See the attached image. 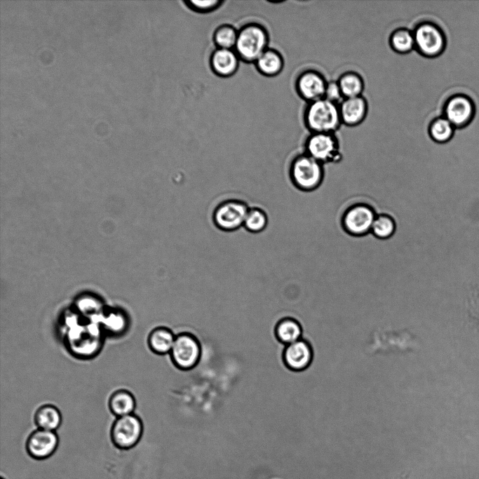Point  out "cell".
Wrapping results in <instances>:
<instances>
[{"label": "cell", "instance_id": "obj_1", "mask_svg": "<svg viewBox=\"0 0 479 479\" xmlns=\"http://www.w3.org/2000/svg\"><path fill=\"white\" fill-rule=\"evenodd\" d=\"M303 120L310 133H336L342 125L339 104L324 97L307 103Z\"/></svg>", "mask_w": 479, "mask_h": 479}, {"label": "cell", "instance_id": "obj_2", "mask_svg": "<svg viewBox=\"0 0 479 479\" xmlns=\"http://www.w3.org/2000/svg\"><path fill=\"white\" fill-rule=\"evenodd\" d=\"M269 35L266 29L255 22L245 24L238 30L234 50L246 62H254L268 47Z\"/></svg>", "mask_w": 479, "mask_h": 479}, {"label": "cell", "instance_id": "obj_3", "mask_svg": "<svg viewBox=\"0 0 479 479\" xmlns=\"http://www.w3.org/2000/svg\"><path fill=\"white\" fill-rule=\"evenodd\" d=\"M290 176L293 184L299 189L312 191L323 181V164L306 153L299 154L290 164Z\"/></svg>", "mask_w": 479, "mask_h": 479}, {"label": "cell", "instance_id": "obj_4", "mask_svg": "<svg viewBox=\"0 0 479 479\" xmlns=\"http://www.w3.org/2000/svg\"><path fill=\"white\" fill-rule=\"evenodd\" d=\"M415 50L421 55L433 58L445 50L446 39L442 29L436 23L423 21L412 29Z\"/></svg>", "mask_w": 479, "mask_h": 479}, {"label": "cell", "instance_id": "obj_5", "mask_svg": "<svg viewBox=\"0 0 479 479\" xmlns=\"http://www.w3.org/2000/svg\"><path fill=\"white\" fill-rule=\"evenodd\" d=\"M141 419L135 414L116 417L110 429V438L118 449L128 450L136 446L143 435Z\"/></svg>", "mask_w": 479, "mask_h": 479}, {"label": "cell", "instance_id": "obj_6", "mask_svg": "<svg viewBox=\"0 0 479 479\" xmlns=\"http://www.w3.org/2000/svg\"><path fill=\"white\" fill-rule=\"evenodd\" d=\"M169 356L175 367L189 370L197 365L201 356V346L191 333L182 332L176 335Z\"/></svg>", "mask_w": 479, "mask_h": 479}, {"label": "cell", "instance_id": "obj_7", "mask_svg": "<svg viewBox=\"0 0 479 479\" xmlns=\"http://www.w3.org/2000/svg\"><path fill=\"white\" fill-rule=\"evenodd\" d=\"M306 154L322 164L337 161L339 143L335 133H310L304 142Z\"/></svg>", "mask_w": 479, "mask_h": 479}, {"label": "cell", "instance_id": "obj_8", "mask_svg": "<svg viewBox=\"0 0 479 479\" xmlns=\"http://www.w3.org/2000/svg\"><path fill=\"white\" fill-rule=\"evenodd\" d=\"M249 209L243 201L227 200L215 208L212 220L218 229L225 231H235L243 226Z\"/></svg>", "mask_w": 479, "mask_h": 479}, {"label": "cell", "instance_id": "obj_9", "mask_svg": "<svg viewBox=\"0 0 479 479\" xmlns=\"http://www.w3.org/2000/svg\"><path fill=\"white\" fill-rule=\"evenodd\" d=\"M375 210L369 205L358 203L349 207L342 216L345 231L353 236H363L371 232L377 217Z\"/></svg>", "mask_w": 479, "mask_h": 479}, {"label": "cell", "instance_id": "obj_10", "mask_svg": "<svg viewBox=\"0 0 479 479\" xmlns=\"http://www.w3.org/2000/svg\"><path fill=\"white\" fill-rule=\"evenodd\" d=\"M58 444L59 438L55 431L37 429L27 437L25 450L31 458L43 460L55 452Z\"/></svg>", "mask_w": 479, "mask_h": 479}, {"label": "cell", "instance_id": "obj_11", "mask_svg": "<svg viewBox=\"0 0 479 479\" xmlns=\"http://www.w3.org/2000/svg\"><path fill=\"white\" fill-rule=\"evenodd\" d=\"M328 82L322 73L309 69L297 76L295 90L298 95L309 103L324 97Z\"/></svg>", "mask_w": 479, "mask_h": 479}, {"label": "cell", "instance_id": "obj_12", "mask_svg": "<svg viewBox=\"0 0 479 479\" xmlns=\"http://www.w3.org/2000/svg\"><path fill=\"white\" fill-rule=\"evenodd\" d=\"M475 114V106L467 95L457 94L449 97L443 107V116L454 128H462L469 123Z\"/></svg>", "mask_w": 479, "mask_h": 479}, {"label": "cell", "instance_id": "obj_13", "mask_svg": "<svg viewBox=\"0 0 479 479\" xmlns=\"http://www.w3.org/2000/svg\"><path fill=\"white\" fill-rule=\"evenodd\" d=\"M285 365L292 371H303L311 363L313 351L310 344L304 339L285 346L282 355Z\"/></svg>", "mask_w": 479, "mask_h": 479}, {"label": "cell", "instance_id": "obj_14", "mask_svg": "<svg viewBox=\"0 0 479 479\" xmlns=\"http://www.w3.org/2000/svg\"><path fill=\"white\" fill-rule=\"evenodd\" d=\"M339 106L342 124L349 127L361 124L368 113V102L363 95L344 98Z\"/></svg>", "mask_w": 479, "mask_h": 479}, {"label": "cell", "instance_id": "obj_15", "mask_svg": "<svg viewBox=\"0 0 479 479\" xmlns=\"http://www.w3.org/2000/svg\"><path fill=\"white\" fill-rule=\"evenodd\" d=\"M240 58L234 49L217 48L210 58V65L217 76L229 77L234 74L239 65Z\"/></svg>", "mask_w": 479, "mask_h": 479}, {"label": "cell", "instance_id": "obj_16", "mask_svg": "<svg viewBox=\"0 0 479 479\" xmlns=\"http://www.w3.org/2000/svg\"><path fill=\"white\" fill-rule=\"evenodd\" d=\"M176 335L170 328L164 326L153 329L147 338L150 350L158 355L170 353L175 339Z\"/></svg>", "mask_w": 479, "mask_h": 479}, {"label": "cell", "instance_id": "obj_17", "mask_svg": "<svg viewBox=\"0 0 479 479\" xmlns=\"http://www.w3.org/2000/svg\"><path fill=\"white\" fill-rule=\"evenodd\" d=\"M108 405L110 412L116 417H119L133 414L136 407V400L129 391L119 389L110 396Z\"/></svg>", "mask_w": 479, "mask_h": 479}, {"label": "cell", "instance_id": "obj_18", "mask_svg": "<svg viewBox=\"0 0 479 479\" xmlns=\"http://www.w3.org/2000/svg\"><path fill=\"white\" fill-rule=\"evenodd\" d=\"M259 73L266 76H275L283 69L284 60L281 54L274 48H267L255 62Z\"/></svg>", "mask_w": 479, "mask_h": 479}, {"label": "cell", "instance_id": "obj_19", "mask_svg": "<svg viewBox=\"0 0 479 479\" xmlns=\"http://www.w3.org/2000/svg\"><path fill=\"white\" fill-rule=\"evenodd\" d=\"M59 409L50 404L40 406L35 412L34 421L38 429L55 431L62 424Z\"/></svg>", "mask_w": 479, "mask_h": 479}, {"label": "cell", "instance_id": "obj_20", "mask_svg": "<svg viewBox=\"0 0 479 479\" xmlns=\"http://www.w3.org/2000/svg\"><path fill=\"white\" fill-rule=\"evenodd\" d=\"M274 333L276 339L286 346L302 339V328L297 320L285 317L276 323Z\"/></svg>", "mask_w": 479, "mask_h": 479}, {"label": "cell", "instance_id": "obj_21", "mask_svg": "<svg viewBox=\"0 0 479 479\" xmlns=\"http://www.w3.org/2000/svg\"><path fill=\"white\" fill-rule=\"evenodd\" d=\"M344 98L356 97L363 95L365 82L360 74L353 71L342 74L337 79Z\"/></svg>", "mask_w": 479, "mask_h": 479}, {"label": "cell", "instance_id": "obj_22", "mask_svg": "<svg viewBox=\"0 0 479 479\" xmlns=\"http://www.w3.org/2000/svg\"><path fill=\"white\" fill-rule=\"evenodd\" d=\"M391 48L398 54H407L415 50L412 30L399 27L393 30L389 39Z\"/></svg>", "mask_w": 479, "mask_h": 479}, {"label": "cell", "instance_id": "obj_23", "mask_svg": "<svg viewBox=\"0 0 479 479\" xmlns=\"http://www.w3.org/2000/svg\"><path fill=\"white\" fill-rule=\"evenodd\" d=\"M454 127L444 116L438 117L431 121L428 127L429 135L436 142L445 143L452 138Z\"/></svg>", "mask_w": 479, "mask_h": 479}, {"label": "cell", "instance_id": "obj_24", "mask_svg": "<svg viewBox=\"0 0 479 479\" xmlns=\"http://www.w3.org/2000/svg\"><path fill=\"white\" fill-rule=\"evenodd\" d=\"M238 36V30L229 24L222 25L213 33V41L217 48L234 49Z\"/></svg>", "mask_w": 479, "mask_h": 479}, {"label": "cell", "instance_id": "obj_25", "mask_svg": "<svg viewBox=\"0 0 479 479\" xmlns=\"http://www.w3.org/2000/svg\"><path fill=\"white\" fill-rule=\"evenodd\" d=\"M396 227V222L392 217L387 214H380L377 215L371 232L379 239H386L393 235Z\"/></svg>", "mask_w": 479, "mask_h": 479}, {"label": "cell", "instance_id": "obj_26", "mask_svg": "<svg viewBox=\"0 0 479 479\" xmlns=\"http://www.w3.org/2000/svg\"><path fill=\"white\" fill-rule=\"evenodd\" d=\"M268 218L264 210L258 208H250L243 227L252 233H259L267 227Z\"/></svg>", "mask_w": 479, "mask_h": 479}, {"label": "cell", "instance_id": "obj_27", "mask_svg": "<svg viewBox=\"0 0 479 479\" xmlns=\"http://www.w3.org/2000/svg\"><path fill=\"white\" fill-rule=\"evenodd\" d=\"M185 3L187 6H188L190 9L198 13H205L216 10L224 3V1L220 0H189L187 1Z\"/></svg>", "mask_w": 479, "mask_h": 479}, {"label": "cell", "instance_id": "obj_28", "mask_svg": "<svg viewBox=\"0 0 479 479\" xmlns=\"http://www.w3.org/2000/svg\"><path fill=\"white\" fill-rule=\"evenodd\" d=\"M324 98L338 104L344 99L337 81L328 82Z\"/></svg>", "mask_w": 479, "mask_h": 479}, {"label": "cell", "instance_id": "obj_29", "mask_svg": "<svg viewBox=\"0 0 479 479\" xmlns=\"http://www.w3.org/2000/svg\"><path fill=\"white\" fill-rule=\"evenodd\" d=\"M1 479H4V478L3 477H1Z\"/></svg>", "mask_w": 479, "mask_h": 479}]
</instances>
